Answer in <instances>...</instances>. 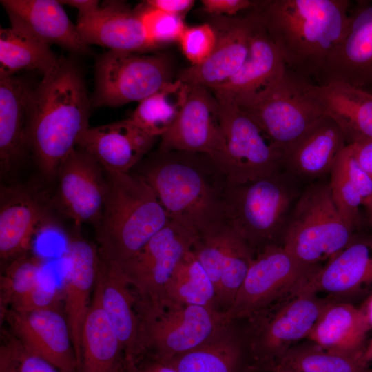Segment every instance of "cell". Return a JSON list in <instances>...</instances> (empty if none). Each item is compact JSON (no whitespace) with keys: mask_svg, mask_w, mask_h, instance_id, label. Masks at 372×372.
<instances>
[{"mask_svg":"<svg viewBox=\"0 0 372 372\" xmlns=\"http://www.w3.org/2000/svg\"><path fill=\"white\" fill-rule=\"evenodd\" d=\"M137 311L141 355L149 351L165 362L203 344L231 322L225 312L200 305L168 304Z\"/></svg>","mask_w":372,"mask_h":372,"instance_id":"ba28073f","label":"cell"},{"mask_svg":"<svg viewBox=\"0 0 372 372\" xmlns=\"http://www.w3.org/2000/svg\"><path fill=\"white\" fill-rule=\"evenodd\" d=\"M305 79L286 68L283 74L249 105V114L283 152L324 113L309 93Z\"/></svg>","mask_w":372,"mask_h":372,"instance_id":"8fae6325","label":"cell"},{"mask_svg":"<svg viewBox=\"0 0 372 372\" xmlns=\"http://www.w3.org/2000/svg\"><path fill=\"white\" fill-rule=\"evenodd\" d=\"M123 372H178V371L169 363L152 358L151 361L141 366L137 363L125 364Z\"/></svg>","mask_w":372,"mask_h":372,"instance_id":"c3c4849f","label":"cell"},{"mask_svg":"<svg viewBox=\"0 0 372 372\" xmlns=\"http://www.w3.org/2000/svg\"><path fill=\"white\" fill-rule=\"evenodd\" d=\"M135 10L152 50L178 41L186 28L183 17L165 12L145 2Z\"/></svg>","mask_w":372,"mask_h":372,"instance_id":"ab89813d","label":"cell"},{"mask_svg":"<svg viewBox=\"0 0 372 372\" xmlns=\"http://www.w3.org/2000/svg\"><path fill=\"white\" fill-rule=\"evenodd\" d=\"M348 145L357 163L372 181V138H362Z\"/></svg>","mask_w":372,"mask_h":372,"instance_id":"bcb514c9","label":"cell"},{"mask_svg":"<svg viewBox=\"0 0 372 372\" xmlns=\"http://www.w3.org/2000/svg\"><path fill=\"white\" fill-rule=\"evenodd\" d=\"M281 362L296 372H372L361 358L331 352L309 341L292 347Z\"/></svg>","mask_w":372,"mask_h":372,"instance_id":"74e56055","label":"cell"},{"mask_svg":"<svg viewBox=\"0 0 372 372\" xmlns=\"http://www.w3.org/2000/svg\"><path fill=\"white\" fill-rule=\"evenodd\" d=\"M330 81L372 91V1L351 6L348 28L329 59L322 84Z\"/></svg>","mask_w":372,"mask_h":372,"instance_id":"44dd1931","label":"cell"},{"mask_svg":"<svg viewBox=\"0 0 372 372\" xmlns=\"http://www.w3.org/2000/svg\"><path fill=\"white\" fill-rule=\"evenodd\" d=\"M371 92L372 93V91Z\"/></svg>","mask_w":372,"mask_h":372,"instance_id":"db71d44e","label":"cell"},{"mask_svg":"<svg viewBox=\"0 0 372 372\" xmlns=\"http://www.w3.org/2000/svg\"><path fill=\"white\" fill-rule=\"evenodd\" d=\"M216 97L226 142L225 154L218 167L229 181L244 183L283 170L282 150L258 123L234 102Z\"/></svg>","mask_w":372,"mask_h":372,"instance_id":"30bf717a","label":"cell"},{"mask_svg":"<svg viewBox=\"0 0 372 372\" xmlns=\"http://www.w3.org/2000/svg\"><path fill=\"white\" fill-rule=\"evenodd\" d=\"M211 25L217 34L216 47L202 64L183 70L178 79L189 85L209 89L225 83L244 63L249 50L250 39L258 17L254 9L241 17H214Z\"/></svg>","mask_w":372,"mask_h":372,"instance_id":"2e32d148","label":"cell"},{"mask_svg":"<svg viewBox=\"0 0 372 372\" xmlns=\"http://www.w3.org/2000/svg\"><path fill=\"white\" fill-rule=\"evenodd\" d=\"M307 88L344 133L347 145L372 138V93L342 81L318 85L307 81Z\"/></svg>","mask_w":372,"mask_h":372,"instance_id":"83f0119b","label":"cell"},{"mask_svg":"<svg viewBox=\"0 0 372 372\" xmlns=\"http://www.w3.org/2000/svg\"><path fill=\"white\" fill-rule=\"evenodd\" d=\"M168 304L200 305L220 311L214 286L192 249L178 265L166 285L164 307Z\"/></svg>","mask_w":372,"mask_h":372,"instance_id":"d590c367","label":"cell"},{"mask_svg":"<svg viewBox=\"0 0 372 372\" xmlns=\"http://www.w3.org/2000/svg\"><path fill=\"white\" fill-rule=\"evenodd\" d=\"M41 258L27 253L11 260L1 276L0 313L5 319L10 307L28 294L43 277Z\"/></svg>","mask_w":372,"mask_h":372,"instance_id":"f35d334b","label":"cell"},{"mask_svg":"<svg viewBox=\"0 0 372 372\" xmlns=\"http://www.w3.org/2000/svg\"><path fill=\"white\" fill-rule=\"evenodd\" d=\"M11 27L29 34L49 45H57L76 54H87L89 45L62 4L54 0H1Z\"/></svg>","mask_w":372,"mask_h":372,"instance_id":"603a6c76","label":"cell"},{"mask_svg":"<svg viewBox=\"0 0 372 372\" xmlns=\"http://www.w3.org/2000/svg\"><path fill=\"white\" fill-rule=\"evenodd\" d=\"M50 45L13 27L0 30V77L21 70H38L43 75L58 62Z\"/></svg>","mask_w":372,"mask_h":372,"instance_id":"836d02e7","label":"cell"},{"mask_svg":"<svg viewBox=\"0 0 372 372\" xmlns=\"http://www.w3.org/2000/svg\"><path fill=\"white\" fill-rule=\"evenodd\" d=\"M139 168L170 220L197 236L227 223L229 180L208 155L157 150Z\"/></svg>","mask_w":372,"mask_h":372,"instance_id":"6da1fadb","label":"cell"},{"mask_svg":"<svg viewBox=\"0 0 372 372\" xmlns=\"http://www.w3.org/2000/svg\"><path fill=\"white\" fill-rule=\"evenodd\" d=\"M305 285L242 321L248 366L268 370L288 351L306 339L324 307L332 300Z\"/></svg>","mask_w":372,"mask_h":372,"instance_id":"5b68a950","label":"cell"},{"mask_svg":"<svg viewBox=\"0 0 372 372\" xmlns=\"http://www.w3.org/2000/svg\"><path fill=\"white\" fill-rule=\"evenodd\" d=\"M203 10L214 17H234L243 11L254 10L258 1L251 0H202Z\"/></svg>","mask_w":372,"mask_h":372,"instance_id":"7bdbcfd3","label":"cell"},{"mask_svg":"<svg viewBox=\"0 0 372 372\" xmlns=\"http://www.w3.org/2000/svg\"><path fill=\"white\" fill-rule=\"evenodd\" d=\"M167 363L178 372H244L248 353L240 322H231L203 344Z\"/></svg>","mask_w":372,"mask_h":372,"instance_id":"f546056e","label":"cell"},{"mask_svg":"<svg viewBox=\"0 0 372 372\" xmlns=\"http://www.w3.org/2000/svg\"><path fill=\"white\" fill-rule=\"evenodd\" d=\"M360 307L364 311L372 330V293L364 300ZM362 360L367 365L372 362V336L369 339L362 356Z\"/></svg>","mask_w":372,"mask_h":372,"instance_id":"681fc988","label":"cell"},{"mask_svg":"<svg viewBox=\"0 0 372 372\" xmlns=\"http://www.w3.org/2000/svg\"><path fill=\"white\" fill-rule=\"evenodd\" d=\"M91 99L80 68L59 58L32 87L28 105L25 136L28 150L47 177L56 176L61 162L90 127Z\"/></svg>","mask_w":372,"mask_h":372,"instance_id":"7a4b0ae2","label":"cell"},{"mask_svg":"<svg viewBox=\"0 0 372 372\" xmlns=\"http://www.w3.org/2000/svg\"><path fill=\"white\" fill-rule=\"evenodd\" d=\"M118 266L101 259L94 291L122 344L125 363H136L141 355L138 298Z\"/></svg>","mask_w":372,"mask_h":372,"instance_id":"484cf974","label":"cell"},{"mask_svg":"<svg viewBox=\"0 0 372 372\" xmlns=\"http://www.w3.org/2000/svg\"><path fill=\"white\" fill-rule=\"evenodd\" d=\"M354 233L337 209L329 181H319L299 194L280 245L302 264L319 267L340 252Z\"/></svg>","mask_w":372,"mask_h":372,"instance_id":"52a82bcc","label":"cell"},{"mask_svg":"<svg viewBox=\"0 0 372 372\" xmlns=\"http://www.w3.org/2000/svg\"><path fill=\"white\" fill-rule=\"evenodd\" d=\"M157 138L128 118L90 127L77 146L92 156L106 172L127 173L150 152Z\"/></svg>","mask_w":372,"mask_h":372,"instance_id":"7402d4cb","label":"cell"},{"mask_svg":"<svg viewBox=\"0 0 372 372\" xmlns=\"http://www.w3.org/2000/svg\"><path fill=\"white\" fill-rule=\"evenodd\" d=\"M23 345L14 336L4 341L0 347V372H17Z\"/></svg>","mask_w":372,"mask_h":372,"instance_id":"ee69618b","label":"cell"},{"mask_svg":"<svg viewBox=\"0 0 372 372\" xmlns=\"http://www.w3.org/2000/svg\"><path fill=\"white\" fill-rule=\"evenodd\" d=\"M244 372H296L291 366L285 363L280 362L274 367L268 370H258L247 366Z\"/></svg>","mask_w":372,"mask_h":372,"instance_id":"816d5d0a","label":"cell"},{"mask_svg":"<svg viewBox=\"0 0 372 372\" xmlns=\"http://www.w3.org/2000/svg\"><path fill=\"white\" fill-rule=\"evenodd\" d=\"M125 361L122 344L94 289L82 328L77 372H123Z\"/></svg>","mask_w":372,"mask_h":372,"instance_id":"1f68e13d","label":"cell"},{"mask_svg":"<svg viewBox=\"0 0 372 372\" xmlns=\"http://www.w3.org/2000/svg\"><path fill=\"white\" fill-rule=\"evenodd\" d=\"M158 150L205 154L219 166L225 154L226 142L219 103L210 89L189 85L185 105L173 126L161 137Z\"/></svg>","mask_w":372,"mask_h":372,"instance_id":"5bb4252c","label":"cell"},{"mask_svg":"<svg viewBox=\"0 0 372 372\" xmlns=\"http://www.w3.org/2000/svg\"><path fill=\"white\" fill-rule=\"evenodd\" d=\"M371 331L361 307L333 300L324 307L306 340L322 349L362 360Z\"/></svg>","mask_w":372,"mask_h":372,"instance_id":"4316f807","label":"cell"},{"mask_svg":"<svg viewBox=\"0 0 372 372\" xmlns=\"http://www.w3.org/2000/svg\"><path fill=\"white\" fill-rule=\"evenodd\" d=\"M257 12L249 53L244 63L229 79L210 89L216 96L228 99L240 107L249 105L267 91L287 68Z\"/></svg>","mask_w":372,"mask_h":372,"instance_id":"e0dca14e","label":"cell"},{"mask_svg":"<svg viewBox=\"0 0 372 372\" xmlns=\"http://www.w3.org/2000/svg\"><path fill=\"white\" fill-rule=\"evenodd\" d=\"M59 1L61 4L70 6L76 8L79 11L78 17L92 12L100 6L99 1L95 0H64Z\"/></svg>","mask_w":372,"mask_h":372,"instance_id":"f907efd6","label":"cell"},{"mask_svg":"<svg viewBox=\"0 0 372 372\" xmlns=\"http://www.w3.org/2000/svg\"><path fill=\"white\" fill-rule=\"evenodd\" d=\"M17 372H61L45 359L26 350L23 347Z\"/></svg>","mask_w":372,"mask_h":372,"instance_id":"f6af8a7d","label":"cell"},{"mask_svg":"<svg viewBox=\"0 0 372 372\" xmlns=\"http://www.w3.org/2000/svg\"><path fill=\"white\" fill-rule=\"evenodd\" d=\"M329 175L337 209L347 225L356 232L362 224L360 206L372 199V181L357 163L349 145L338 156Z\"/></svg>","mask_w":372,"mask_h":372,"instance_id":"d6a6232c","label":"cell"},{"mask_svg":"<svg viewBox=\"0 0 372 372\" xmlns=\"http://www.w3.org/2000/svg\"><path fill=\"white\" fill-rule=\"evenodd\" d=\"M56 176L55 204L76 227H95L102 215L107 193V173L90 154L74 149L61 162Z\"/></svg>","mask_w":372,"mask_h":372,"instance_id":"9a60e30c","label":"cell"},{"mask_svg":"<svg viewBox=\"0 0 372 372\" xmlns=\"http://www.w3.org/2000/svg\"><path fill=\"white\" fill-rule=\"evenodd\" d=\"M291 178L282 170L244 183H228L227 224L254 250L280 244L298 198Z\"/></svg>","mask_w":372,"mask_h":372,"instance_id":"8992f818","label":"cell"},{"mask_svg":"<svg viewBox=\"0 0 372 372\" xmlns=\"http://www.w3.org/2000/svg\"><path fill=\"white\" fill-rule=\"evenodd\" d=\"M348 0L258 1L256 10L287 68L321 85L350 20Z\"/></svg>","mask_w":372,"mask_h":372,"instance_id":"3957f363","label":"cell"},{"mask_svg":"<svg viewBox=\"0 0 372 372\" xmlns=\"http://www.w3.org/2000/svg\"><path fill=\"white\" fill-rule=\"evenodd\" d=\"M16 76L0 77V166L6 174L28 150L25 127L32 89Z\"/></svg>","mask_w":372,"mask_h":372,"instance_id":"4dcf8cb0","label":"cell"},{"mask_svg":"<svg viewBox=\"0 0 372 372\" xmlns=\"http://www.w3.org/2000/svg\"><path fill=\"white\" fill-rule=\"evenodd\" d=\"M364 207L366 211V221L369 225L372 226V199L366 203Z\"/></svg>","mask_w":372,"mask_h":372,"instance_id":"f5cc1de1","label":"cell"},{"mask_svg":"<svg viewBox=\"0 0 372 372\" xmlns=\"http://www.w3.org/2000/svg\"><path fill=\"white\" fill-rule=\"evenodd\" d=\"M5 319L14 336L28 351L61 372H77L78 362L70 327L58 309L19 313L9 309Z\"/></svg>","mask_w":372,"mask_h":372,"instance_id":"ac0fdd59","label":"cell"},{"mask_svg":"<svg viewBox=\"0 0 372 372\" xmlns=\"http://www.w3.org/2000/svg\"><path fill=\"white\" fill-rule=\"evenodd\" d=\"M256 252L228 224L226 227L221 267L218 304L223 312L232 305Z\"/></svg>","mask_w":372,"mask_h":372,"instance_id":"8d00e7d4","label":"cell"},{"mask_svg":"<svg viewBox=\"0 0 372 372\" xmlns=\"http://www.w3.org/2000/svg\"><path fill=\"white\" fill-rule=\"evenodd\" d=\"M347 145L340 127L324 115L284 151L282 169L294 178H320Z\"/></svg>","mask_w":372,"mask_h":372,"instance_id":"d4e9b609","label":"cell"},{"mask_svg":"<svg viewBox=\"0 0 372 372\" xmlns=\"http://www.w3.org/2000/svg\"><path fill=\"white\" fill-rule=\"evenodd\" d=\"M306 287L340 301L367 298L372 293V234L355 232L349 244L320 267Z\"/></svg>","mask_w":372,"mask_h":372,"instance_id":"d6986e66","label":"cell"},{"mask_svg":"<svg viewBox=\"0 0 372 372\" xmlns=\"http://www.w3.org/2000/svg\"><path fill=\"white\" fill-rule=\"evenodd\" d=\"M48 218L29 192L15 186L3 187L0 194V256L12 260L29 249L34 234Z\"/></svg>","mask_w":372,"mask_h":372,"instance_id":"f1b7e54d","label":"cell"},{"mask_svg":"<svg viewBox=\"0 0 372 372\" xmlns=\"http://www.w3.org/2000/svg\"><path fill=\"white\" fill-rule=\"evenodd\" d=\"M103 210L94 227L100 257L119 265L170 220L151 187L138 174L107 172Z\"/></svg>","mask_w":372,"mask_h":372,"instance_id":"277c9868","label":"cell"},{"mask_svg":"<svg viewBox=\"0 0 372 372\" xmlns=\"http://www.w3.org/2000/svg\"><path fill=\"white\" fill-rule=\"evenodd\" d=\"M61 293L56 285L44 276L28 294L15 302L10 310L26 313L38 310L58 309Z\"/></svg>","mask_w":372,"mask_h":372,"instance_id":"b9f144b4","label":"cell"},{"mask_svg":"<svg viewBox=\"0 0 372 372\" xmlns=\"http://www.w3.org/2000/svg\"><path fill=\"white\" fill-rule=\"evenodd\" d=\"M178 42L191 65H198L213 52L217 42V34L210 23L186 26Z\"/></svg>","mask_w":372,"mask_h":372,"instance_id":"60d3db41","label":"cell"},{"mask_svg":"<svg viewBox=\"0 0 372 372\" xmlns=\"http://www.w3.org/2000/svg\"><path fill=\"white\" fill-rule=\"evenodd\" d=\"M76 28L88 45L132 52L152 50L137 12L124 1H105L95 11L78 17Z\"/></svg>","mask_w":372,"mask_h":372,"instance_id":"cb8c5ba5","label":"cell"},{"mask_svg":"<svg viewBox=\"0 0 372 372\" xmlns=\"http://www.w3.org/2000/svg\"><path fill=\"white\" fill-rule=\"evenodd\" d=\"M145 3L165 12L184 19L194 5L195 1L193 0H147Z\"/></svg>","mask_w":372,"mask_h":372,"instance_id":"7dc6e473","label":"cell"},{"mask_svg":"<svg viewBox=\"0 0 372 372\" xmlns=\"http://www.w3.org/2000/svg\"><path fill=\"white\" fill-rule=\"evenodd\" d=\"M320 267L302 264L280 244L259 249L225 313L227 320L242 321L267 308L307 285Z\"/></svg>","mask_w":372,"mask_h":372,"instance_id":"9c48e42d","label":"cell"},{"mask_svg":"<svg viewBox=\"0 0 372 372\" xmlns=\"http://www.w3.org/2000/svg\"><path fill=\"white\" fill-rule=\"evenodd\" d=\"M197 237L169 220L136 254L117 265L136 291L137 309L164 307L166 285Z\"/></svg>","mask_w":372,"mask_h":372,"instance_id":"7c38bea8","label":"cell"},{"mask_svg":"<svg viewBox=\"0 0 372 372\" xmlns=\"http://www.w3.org/2000/svg\"><path fill=\"white\" fill-rule=\"evenodd\" d=\"M66 262L63 297L78 368L83 323L89 311L101 263L98 247L79 234L68 240L63 255Z\"/></svg>","mask_w":372,"mask_h":372,"instance_id":"ffe728a7","label":"cell"},{"mask_svg":"<svg viewBox=\"0 0 372 372\" xmlns=\"http://www.w3.org/2000/svg\"><path fill=\"white\" fill-rule=\"evenodd\" d=\"M171 80L168 59L159 54L108 50L95 65L94 107L141 102Z\"/></svg>","mask_w":372,"mask_h":372,"instance_id":"4fadbf2b","label":"cell"},{"mask_svg":"<svg viewBox=\"0 0 372 372\" xmlns=\"http://www.w3.org/2000/svg\"><path fill=\"white\" fill-rule=\"evenodd\" d=\"M189 85L177 79L138 103L129 119L149 134L161 137L175 123L183 110Z\"/></svg>","mask_w":372,"mask_h":372,"instance_id":"e575fe53","label":"cell"}]
</instances>
